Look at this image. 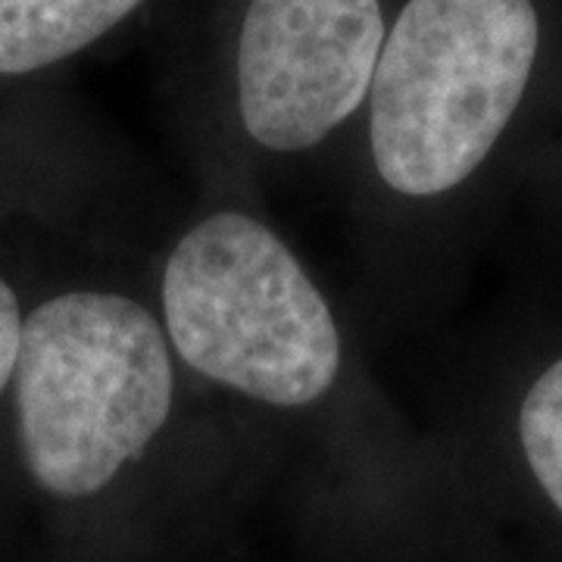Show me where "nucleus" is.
Wrapping results in <instances>:
<instances>
[{
  "instance_id": "0eeeda50",
  "label": "nucleus",
  "mask_w": 562,
  "mask_h": 562,
  "mask_svg": "<svg viewBox=\"0 0 562 562\" xmlns=\"http://www.w3.org/2000/svg\"><path fill=\"white\" fill-rule=\"evenodd\" d=\"M22 341V316L20 301L13 294V288L0 279V394L7 382L16 372V357H20Z\"/></svg>"
},
{
  "instance_id": "f03ea898",
  "label": "nucleus",
  "mask_w": 562,
  "mask_h": 562,
  "mask_svg": "<svg viewBox=\"0 0 562 562\" xmlns=\"http://www.w3.org/2000/svg\"><path fill=\"white\" fill-rule=\"evenodd\" d=\"M22 457L57 497H91L138 460L169 419L172 362L140 303L72 291L22 319L16 357Z\"/></svg>"
},
{
  "instance_id": "39448f33",
  "label": "nucleus",
  "mask_w": 562,
  "mask_h": 562,
  "mask_svg": "<svg viewBox=\"0 0 562 562\" xmlns=\"http://www.w3.org/2000/svg\"><path fill=\"white\" fill-rule=\"evenodd\" d=\"M144 0H0V76H25L85 50Z\"/></svg>"
},
{
  "instance_id": "20e7f679",
  "label": "nucleus",
  "mask_w": 562,
  "mask_h": 562,
  "mask_svg": "<svg viewBox=\"0 0 562 562\" xmlns=\"http://www.w3.org/2000/svg\"><path fill=\"white\" fill-rule=\"evenodd\" d=\"M382 0H250L238 35V113L266 150L325 140L369 98Z\"/></svg>"
},
{
  "instance_id": "f257e3e1",
  "label": "nucleus",
  "mask_w": 562,
  "mask_h": 562,
  "mask_svg": "<svg viewBox=\"0 0 562 562\" xmlns=\"http://www.w3.org/2000/svg\"><path fill=\"white\" fill-rule=\"evenodd\" d=\"M538 54L535 0H406L369 88L384 184L435 198L469 179L519 113Z\"/></svg>"
},
{
  "instance_id": "423d86ee",
  "label": "nucleus",
  "mask_w": 562,
  "mask_h": 562,
  "mask_svg": "<svg viewBox=\"0 0 562 562\" xmlns=\"http://www.w3.org/2000/svg\"><path fill=\"white\" fill-rule=\"evenodd\" d=\"M519 438L543 494L562 513V360L528 387L519 409Z\"/></svg>"
},
{
  "instance_id": "7ed1b4c3",
  "label": "nucleus",
  "mask_w": 562,
  "mask_h": 562,
  "mask_svg": "<svg viewBox=\"0 0 562 562\" xmlns=\"http://www.w3.org/2000/svg\"><path fill=\"white\" fill-rule=\"evenodd\" d=\"M162 310L181 360L254 401L306 406L338 379L328 303L279 235L244 213H216L176 244Z\"/></svg>"
}]
</instances>
